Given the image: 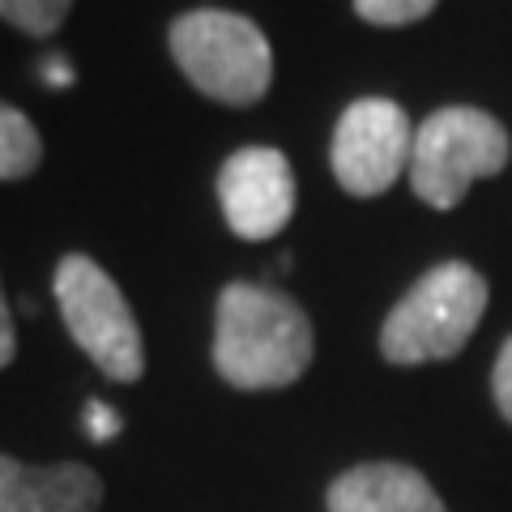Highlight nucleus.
Wrapping results in <instances>:
<instances>
[{
	"label": "nucleus",
	"mask_w": 512,
	"mask_h": 512,
	"mask_svg": "<svg viewBox=\"0 0 512 512\" xmlns=\"http://www.w3.org/2000/svg\"><path fill=\"white\" fill-rule=\"evenodd\" d=\"M316 333L291 295L261 282H227L214 308V372L239 393L291 389L312 367Z\"/></svg>",
	"instance_id": "1"
},
{
	"label": "nucleus",
	"mask_w": 512,
	"mask_h": 512,
	"mask_svg": "<svg viewBox=\"0 0 512 512\" xmlns=\"http://www.w3.org/2000/svg\"><path fill=\"white\" fill-rule=\"evenodd\" d=\"M487 312V278L466 261H444L397 299L380 325V355L397 367L440 363L466 350Z\"/></svg>",
	"instance_id": "2"
},
{
	"label": "nucleus",
	"mask_w": 512,
	"mask_h": 512,
	"mask_svg": "<svg viewBox=\"0 0 512 512\" xmlns=\"http://www.w3.org/2000/svg\"><path fill=\"white\" fill-rule=\"evenodd\" d=\"M171 60L205 99L227 107H252L274 82V52L265 30L231 9H192L167 30Z\"/></svg>",
	"instance_id": "3"
},
{
	"label": "nucleus",
	"mask_w": 512,
	"mask_h": 512,
	"mask_svg": "<svg viewBox=\"0 0 512 512\" xmlns=\"http://www.w3.org/2000/svg\"><path fill=\"white\" fill-rule=\"evenodd\" d=\"M56 308L77 350L99 367L107 380L133 384L146 372V342L133 308H128L116 278L86 252H69L52 278Z\"/></svg>",
	"instance_id": "4"
},
{
	"label": "nucleus",
	"mask_w": 512,
	"mask_h": 512,
	"mask_svg": "<svg viewBox=\"0 0 512 512\" xmlns=\"http://www.w3.org/2000/svg\"><path fill=\"white\" fill-rule=\"evenodd\" d=\"M508 167L504 124L478 107H440L414 128L410 188L431 210H453L466 201L474 180Z\"/></svg>",
	"instance_id": "5"
},
{
	"label": "nucleus",
	"mask_w": 512,
	"mask_h": 512,
	"mask_svg": "<svg viewBox=\"0 0 512 512\" xmlns=\"http://www.w3.org/2000/svg\"><path fill=\"white\" fill-rule=\"evenodd\" d=\"M410 150L414 128L406 107L393 99H359L333 128L329 163L350 197H380L397 184V175L410 171Z\"/></svg>",
	"instance_id": "6"
},
{
	"label": "nucleus",
	"mask_w": 512,
	"mask_h": 512,
	"mask_svg": "<svg viewBox=\"0 0 512 512\" xmlns=\"http://www.w3.org/2000/svg\"><path fill=\"white\" fill-rule=\"evenodd\" d=\"M218 205L227 227L248 244L282 235L299 205L295 171L286 154L274 146L235 150L218 171Z\"/></svg>",
	"instance_id": "7"
},
{
	"label": "nucleus",
	"mask_w": 512,
	"mask_h": 512,
	"mask_svg": "<svg viewBox=\"0 0 512 512\" xmlns=\"http://www.w3.org/2000/svg\"><path fill=\"white\" fill-rule=\"evenodd\" d=\"M103 478L82 461L22 466L0 453V512H99Z\"/></svg>",
	"instance_id": "8"
},
{
	"label": "nucleus",
	"mask_w": 512,
	"mask_h": 512,
	"mask_svg": "<svg viewBox=\"0 0 512 512\" xmlns=\"http://www.w3.org/2000/svg\"><path fill=\"white\" fill-rule=\"evenodd\" d=\"M329 512H448L436 487L406 461H363L325 491Z\"/></svg>",
	"instance_id": "9"
},
{
	"label": "nucleus",
	"mask_w": 512,
	"mask_h": 512,
	"mask_svg": "<svg viewBox=\"0 0 512 512\" xmlns=\"http://www.w3.org/2000/svg\"><path fill=\"white\" fill-rule=\"evenodd\" d=\"M43 163V137L26 111L0 103V184L26 180Z\"/></svg>",
	"instance_id": "10"
},
{
	"label": "nucleus",
	"mask_w": 512,
	"mask_h": 512,
	"mask_svg": "<svg viewBox=\"0 0 512 512\" xmlns=\"http://www.w3.org/2000/svg\"><path fill=\"white\" fill-rule=\"evenodd\" d=\"M69 9H73V0H0V22H9L22 35L47 39L64 26Z\"/></svg>",
	"instance_id": "11"
},
{
	"label": "nucleus",
	"mask_w": 512,
	"mask_h": 512,
	"mask_svg": "<svg viewBox=\"0 0 512 512\" xmlns=\"http://www.w3.org/2000/svg\"><path fill=\"white\" fill-rule=\"evenodd\" d=\"M436 5L440 0H355V13L372 26H414Z\"/></svg>",
	"instance_id": "12"
},
{
	"label": "nucleus",
	"mask_w": 512,
	"mask_h": 512,
	"mask_svg": "<svg viewBox=\"0 0 512 512\" xmlns=\"http://www.w3.org/2000/svg\"><path fill=\"white\" fill-rule=\"evenodd\" d=\"M82 423H86V436H90L94 444H107V440L124 427V419H120V414L111 410L107 402H90V406L82 410Z\"/></svg>",
	"instance_id": "13"
},
{
	"label": "nucleus",
	"mask_w": 512,
	"mask_h": 512,
	"mask_svg": "<svg viewBox=\"0 0 512 512\" xmlns=\"http://www.w3.org/2000/svg\"><path fill=\"white\" fill-rule=\"evenodd\" d=\"M491 393H495V406L512 423V338L504 342L500 359H495V372H491Z\"/></svg>",
	"instance_id": "14"
},
{
	"label": "nucleus",
	"mask_w": 512,
	"mask_h": 512,
	"mask_svg": "<svg viewBox=\"0 0 512 512\" xmlns=\"http://www.w3.org/2000/svg\"><path fill=\"white\" fill-rule=\"evenodd\" d=\"M13 355H18V329H13V312H9L5 286H0V372L13 363Z\"/></svg>",
	"instance_id": "15"
},
{
	"label": "nucleus",
	"mask_w": 512,
	"mask_h": 512,
	"mask_svg": "<svg viewBox=\"0 0 512 512\" xmlns=\"http://www.w3.org/2000/svg\"><path fill=\"white\" fill-rule=\"evenodd\" d=\"M43 82H47V86H56V90H64V86L73 82V73L64 69L60 60H47V64H43Z\"/></svg>",
	"instance_id": "16"
}]
</instances>
